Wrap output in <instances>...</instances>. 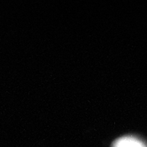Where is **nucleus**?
Returning <instances> with one entry per match:
<instances>
[{"label":"nucleus","mask_w":147,"mask_h":147,"mask_svg":"<svg viewBox=\"0 0 147 147\" xmlns=\"http://www.w3.org/2000/svg\"><path fill=\"white\" fill-rule=\"evenodd\" d=\"M113 147H146L145 144L134 136H123L115 141Z\"/></svg>","instance_id":"1"}]
</instances>
